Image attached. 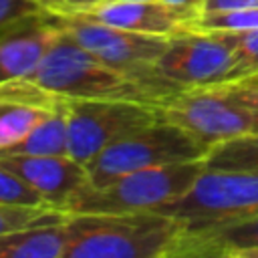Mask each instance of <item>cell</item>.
<instances>
[{
  "instance_id": "obj_24",
  "label": "cell",
  "mask_w": 258,
  "mask_h": 258,
  "mask_svg": "<svg viewBox=\"0 0 258 258\" xmlns=\"http://www.w3.org/2000/svg\"><path fill=\"white\" fill-rule=\"evenodd\" d=\"M240 8H258V0H202L200 12L216 10H240Z\"/></svg>"
},
{
  "instance_id": "obj_22",
  "label": "cell",
  "mask_w": 258,
  "mask_h": 258,
  "mask_svg": "<svg viewBox=\"0 0 258 258\" xmlns=\"http://www.w3.org/2000/svg\"><path fill=\"white\" fill-rule=\"evenodd\" d=\"M216 87L234 103L240 107L252 111L258 115V83H248V81H226V83H216Z\"/></svg>"
},
{
  "instance_id": "obj_14",
  "label": "cell",
  "mask_w": 258,
  "mask_h": 258,
  "mask_svg": "<svg viewBox=\"0 0 258 258\" xmlns=\"http://www.w3.org/2000/svg\"><path fill=\"white\" fill-rule=\"evenodd\" d=\"M64 99L20 79L0 85V151L28 135Z\"/></svg>"
},
{
  "instance_id": "obj_4",
  "label": "cell",
  "mask_w": 258,
  "mask_h": 258,
  "mask_svg": "<svg viewBox=\"0 0 258 258\" xmlns=\"http://www.w3.org/2000/svg\"><path fill=\"white\" fill-rule=\"evenodd\" d=\"M50 16L58 30L75 38L81 46H85L101 60L153 89L161 97V101L181 89L159 75L155 67L171 36L129 32L75 12H50Z\"/></svg>"
},
{
  "instance_id": "obj_19",
  "label": "cell",
  "mask_w": 258,
  "mask_h": 258,
  "mask_svg": "<svg viewBox=\"0 0 258 258\" xmlns=\"http://www.w3.org/2000/svg\"><path fill=\"white\" fill-rule=\"evenodd\" d=\"M236 56V81L258 71V28L256 30H216Z\"/></svg>"
},
{
  "instance_id": "obj_9",
  "label": "cell",
  "mask_w": 258,
  "mask_h": 258,
  "mask_svg": "<svg viewBox=\"0 0 258 258\" xmlns=\"http://www.w3.org/2000/svg\"><path fill=\"white\" fill-rule=\"evenodd\" d=\"M155 67L181 89L236 81L234 50L218 32L185 30L171 36Z\"/></svg>"
},
{
  "instance_id": "obj_17",
  "label": "cell",
  "mask_w": 258,
  "mask_h": 258,
  "mask_svg": "<svg viewBox=\"0 0 258 258\" xmlns=\"http://www.w3.org/2000/svg\"><path fill=\"white\" fill-rule=\"evenodd\" d=\"M202 161L214 171L258 173V131L212 145Z\"/></svg>"
},
{
  "instance_id": "obj_10",
  "label": "cell",
  "mask_w": 258,
  "mask_h": 258,
  "mask_svg": "<svg viewBox=\"0 0 258 258\" xmlns=\"http://www.w3.org/2000/svg\"><path fill=\"white\" fill-rule=\"evenodd\" d=\"M75 14H83L129 32L175 36L187 30L198 8L177 6L165 0H101L85 10H77Z\"/></svg>"
},
{
  "instance_id": "obj_23",
  "label": "cell",
  "mask_w": 258,
  "mask_h": 258,
  "mask_svg": "<svg viewBox=\"0 0 258 258\" xmlns=\"http://www.w3.org/2000/svg\"><path fill=\"white\" fill-rule=\"evenodd\" d=\"M36 12H44L38 0H0V32Z\"/></svg>"
},
{
  "instance_id": "obj_8",
  "label": "cell",
  "mask_w": 258,
  "mask_h": 258,
  "mask_svg": "<svg viewBox=\"0 0 258 258\" xmlns=\"http://www.w3.org/2000/svg\"><path fill=\"white\" fill-rule=\"evenodd\" d=\"M157 111L163 121L181 127L208 147L258 131V115L228 99L216 85L179 89L165 97Z\"/></svg>"
},
{
  "instance_id": "obj_12",
  "label": "cell",
  "mask_w": 258,
  "mask_h": 258,
  "mask_svg": "<svg viewBox=\"0 0 258 258\" xmlns=\"http://www.w3.org/2000/svg\"><path fill=\"white\" fill-rule=\"evenodd\" d=\"M60 30L50 12L30 14L0 32V85L32 75Z\"/></svg>"
},
{
  "instance_id": "obj_5",
  "label": "cell",
  "mask_w": 258,
  "mask_h": 258,
  "mask_svg": "<svg viewBox=\"0 0 258 258\" xmlns=\"http://www.w3.org/2000/svg\"><path fill=\"white\" fill-rule=\"evenodd\" d=\"M208 149V145L181 127L161 119L111 143L85 165L89 171V183L105 185L111 179L131 171L204 159Z\"/></svg>"
},
{
  "instance_id": "obj_6",
  "label": "cell",
  "mask_w": 258,
  "mask_h": 258,
  "mask_svg": "<svg viewBox=\"0 0 258 258\" xmlns=\"http://www.w3.org/2000/svg\"><path fill=\"white\" fill-rule=\"evenodd\" d=\"M69 155L89 163L111 143L161 121L155 105L113 99H64Z\"/></svg>"
},
{
  "instance_id": "obj_1",
  "label": "cell",
  "mask_w": 258,
  "mask_h": 258,
  "mask_svg": "<svg viewBox=\"0 0 258 258\" xmlns=\"http://www.w3.org/2000/svg\"><path fill=\"white\" fill-rule=\"evenodd\" d=\"M67 258H173L183 224L159 210L62 214Z\"/></svg>"
},
{
  "instance_id": "obj_26",
  "label": "cell",
  "mask_w": 258,
  "mask_h": 258,
  "mask_svg": "<svg viewBox=\"0 0 258 258\" xmlns=\"http://www.w3.org/2000/svg\"><path fill=\"white\" fill-rule=\"evenodd\" d=\"M169 4H177V6H189V8H200V2L202 0H165ZM200 12V10H198Z\"/></svg>"
},
{
  "instance_id": "obj_13",
  "label": "cell",
  "mask_w": 258,
  "mask_h": 258,
  "mask_svg": "<svg viewBox=\"0 0 258 258\" xmlns=\"http://www.w3.org/2000/svg\"><path fill=\"white\" fill-rule=\"evenodd\" d=\"M173 258H258V216L185 230Z\"/></svg>"
},
{
  "instance_id": "obj_18",
  "label": "cell",
  "mask_w": 258,
  "mask_h": 258,
  "mask_svg": "<svg viewBox=\"0 0 258 258\" xmlns=\"http://www.w3.org/2000/svg\"><path fill=\"white\" fill-rule=\"evenodd\" d=\"M258 28V8H240V10H216V12H198L187 30L216 32V30H256Z\"/></svg>"
},
{
  "instance_id": "obj_2",
  "label": "cell",
  "mask_w": 258,
  "mask_h": 258,
  "mask_svg": "<svg viewBox=\"0 0 258 258\" xmlns=\"http://www.w3.org/2000/svg\"><path fill=\"white\" fill-rule=\"evenodd\" d=\"M26 81L62 99H113L155 107L161 103L153 89L101 60L62 30Z\"/></svg>"
},
{
  "instance_id": "obj_25",
  "label": "cell",
  "mask_w": 258,
  "mask_h": 258,
  "mask_svg": "<svg viewBox=\"0 0 258 258\" xmlns=\"http://www.w3.org/2000/svg\"><path fill=\"white\" fill-rule=\"evenodd\" d=\"M46 12H77L85 10L101 0H38Z\"/></svg>"
},
{
  "instance_id": "obj_3",
  "label": "cell",
  "mask_w": 258,
  "mask_h": 258,
  "mask_svg": "<svg viewBox=\"0 0 258 258\" xmlns=\"http://www.w3.org/2000/svg\"><path fill=\"white\" fill-rule=\"evenodd\" d=\"M204 161H183L131 171L105 185L87 183L60 214H119L159 210L183 196L204 171Z\"/></svg>"
},
{
  "instance_id": "obj_27",
  "label": "cell",
  "mask_w": 258,
  "mask_h": 258,
  "mask_svg": "<svg viewBox=\"0 0 258 258\" xmlns=\"http://www.w3.org/2000/svg\"><path fill=\"white\" fill-rule=\"evenodd\" d=\"M240 81H248V83H258V71H256L254 75H250V77H246V79H240Z\"/></svg>"
},
{
  "instance_id": "obj_20",
  "label": "cell",
  "mask_w": 258,
  "mask_h": 258,
  "mask_svg": "<svg viewBox=\"0 0 258 258\" xmlns=\"http://www.w3.org/2000/svg\"><path fill=\"white\" fill-rule=\"evenodd\" d=\"M0 204L4 206H30V208H50L42 196L32 189L22 177L0 165Z\"/></svg>"
},
{
  "instance_id": "obj_16",
  "label": "cell",
  "mask_w": 258,
  "mask_h": 258,
  "mask_svg": "<svg viewBox=\"0 0 258 258\" xmlns=\"http://www.w3.org/2000/svg\"><path fill=\"white\" fill-rule=\"evenodd\" d=\"M0 155H69V127L64 101L18 143L2 149Z\"/></svg>"
},
{
  "instance_id": "obj_15",
  "label": "cell",
  "mask_w": 258,
  "mask_h": 258,
  "mask_svg": "<svg viewBox=\"0 0 258 258\" xmlns=\"http://www.w3.org/2000/svg\"><path fill=\"white\" fill-rule=\"evenodd\" d=\"M62 214L0 234V258H67V230Z\"/></svg>"
},
{
  "instance_id": "obj_7",
  "label": "cell",
  "mask_w": 258,
  "mask_h": 258,
  "mask_svg": "<svg viewBox=\"0 0 258 258\" xmlns=\"http://www.w3.org/2000/svg\"><path fill=\"white\" fill-rule=\"evenodd\" d=\"M159 212L177 218L185 230L258 216V173L204 169L183 196Z\"/></svg>"
},
{
  "instance_id": "obj_21",
  "label": "cell",
  "mask_w": 258,
  "mask_h": 258,
  "mask_svg": "<svg viewBox=\"0 0 258 258\" xmlns=\"http://www.w3.org/2000/svg\"><path fill=\"white\" fill-rule=\"evenodd\" d=\"M58 214L52 208H30V206H4L0 204V234L26 228Z\"/></svg>"
},
{
  "instance_id": "obj_11",
  "label": "cell",
  "mask_w": 258,
  "mask_h": 258,
  "mask_svg": "<svg viewBox=\"0 0 258 258\" xmlns=\"http://www.w3.org/2000/svg\"><path fill=\"white\" fill-rule=\"evenodd\" d=\"M0 165L22 177L56 212L89 183L87 165L71 155H0Z\"/></svg>"
}]
</instances>
